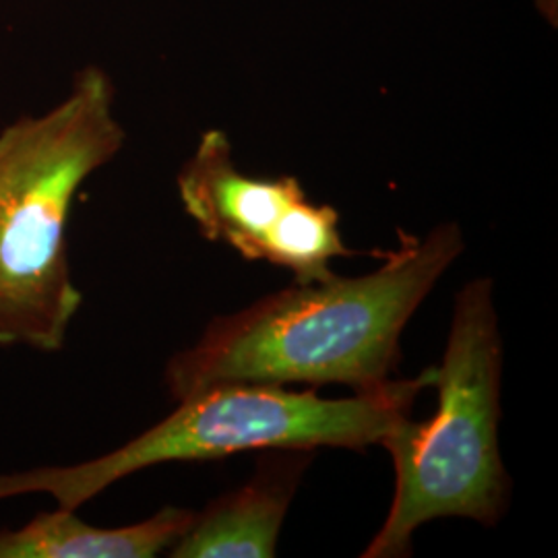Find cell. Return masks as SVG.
Here are the masks:
<instances>
[{"instance_id": "6da1fadb", "label": "cell", "mask_w": 558, "mask_h": 558, "mask_svg": "<svg viewBox=\"0 0 558 558\" xmlns=\"http://www.w3.org/2000/svg\"><path fill=\"white\" fill-rule=\"evenodd\" d=\"M463 248L458 223H440L422 239L403 234L368 276L294 281L216 317L168 360L166 389L174 401L226 383L380 391L396 380L408 320Z\"/></svg>"}, {"instance_id": "7a4b0ae2", "label": "cell", "mask_w": 558, "mask_h": 558, "mask_svg": "<svg viewBox=\"0 0 558 558\" xmlns=\"http://www.w3.org/2000/svg\"><path fill=\"white\" fill-rule=\"evenodd\" d=\"M117 87L96 64L41 114L0 129V350L57 354L83 304L69 221L83 184L124 147Z\"/></svg>"}, {"instance_id": "3957f363", "label": "cell", "mask_w": 558, "mask_h": 558, "mask_svg": "<svg viewBox=\"0 0 558 558\" xmlns=\"http://www.w3.org/2000/svg\"><path fill=\"white\" fill-rule=\"evenodd\" d=\"M435 366L418 379H396L375 393L320 398L317 389L226 383L177 401L174 412L100 458L73 465H41L0 474V500L48 495L81 509L106 488L147 468L207 461L244 451L341 447L362 451L410 418L420 391L433 387Z\"/></svg>"}, {"instance_id": "277c9868", "label": "cell", "mask_w": 558, "mask_h": 558, "mask_svg": "<svg viewBox=\"0 0 558 558\" xmlns=\"http://www.w3.org/2000/svg\"><path fill=\"white\" fill-rule=\"evenodd\" d=\"M502 338L493 279L465 283L456 296L451 329L435 387L437 412L405 418L383 439L396 468V493L364 558H401L412 536L435 519L495 525L509 502L511 480L500 456Z\"/></svg>"}, {"instance_id": "5b68a950", "label": "cell", "mask_w": 558, "mask_h": 558, "mask_svg": "<svg viewBox=\"0 0 558 558\" xmlns=\"http://www.w3.org/2000/svg\"><path fill=\"white\" fill-rule=\"evenodd\" d=\"M177 189L203 239L223 242L244 259L290 269L294 281L331 278V260L356 255L343 244L338 209L308 199L294 177L244 174L218 129L201 135Z\"/></svg>"}, {"instance_id": "8992f818", "label": "cell", "mask_w": 558, "mask_h": 558, "mask_svg": "<svg viewBox=\"0 0 558 558\" xmlns=\"http://www.w3.org/2000/svg\"><path fill=\"white\" fill-rule=\"evenodd\" d=\"M313 459L306 449L265 453L253 478L209 502L168 550L172 558H271L290 502Z\"/></svg>"}, {"instance_id": "52a82bcc", "label": "cell", "mask_w": 558, "mask_h": 558, "mask_svg": "<svg viewBox=\"0 0 558 558\" xmlns=\"http://www.w3.org/2000/svg\"><path fill=\"white\" fill-rule=\"evenodd\" d=\"M195 511L163 507L122 527H98L59 507L15 530H0V558H154L168 553L195 521Z\"/></svg>"}]
</instances>
